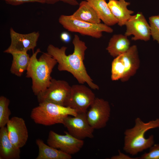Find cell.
Returning <instances> with one entry per match:
<instances>
[{"label": "cell", "mask_w": 159, "mask_h": 159, "mask_svg": "<svg viewBox=\"0 0 159 159\" xmlns=\"http://www.w3.org/2000/svg\"><path fill=\"white\" fill-rule=\"evenodd\" d=\"M39 153L36 159H71V155L46 144L40 139L36 140Z\"/></svg>", "instance_id": "cell-20"}, {"label": "cell", "mask_w": 159, "mask_h": 159, "mask_svg": "<svg viewBox=\"0 0 159 159\" xmlns=\"http://www.w3.org/2000/svg\"><path fill=\"white\" fill-rule=\"evenodd\" d=\"M71 91L67 81L52 78L49 86L37 96L39 103L50 102L67 107Z\"/></svg>", "instance_id": "cell-7"}, {"label": "cell", "mask_w": 159, "mask_h": 159, "mask_svg": "<svg viewBox=\"0 0 159 159\" xmlns=\"http://www.w3.org/2000/svg\"><path fill=\"white\" fill-rule=\"evenodd\" d=\"M75 109L68 107L50 102L39 103V105L32 110L30 117L36 124L50 126L56 124H62L64 119L71 115L77 114Z\"/></svg>", "instance_id": "cell-4"}, {"label": "cell", "mask_w": 159, "mask_h": 159, "mask_svg": "<svg viewBox=\"0 0 159 159\" xmlns=\"http://www.w3.org/2000/svg\"><path fill=\"white\" fill-rule=\"evenodd\" d=\"M13 60L11 67V72L20 77L26 70L30 57L27 52H14L11 53Z\"/></svg>", "instance_id": "cell-21"}, {"label": "cell", "mask_w": 159, "mask_h": 159, "mask_svg": "<svg viewBox=\"0 0 159 159\" xmlns=\"http://www.w3.org/2000/svg\"><path fill=\"white\" fill-rule=\"evenodd\" d=\"M111 109L109 102L103 99L96 97L86 113L90 125L94 129L104 127L108 121Z\"/></svg>", "instance_id": "cell-10"}, {"label": "cell", "mask_w": 159, "mask_h": 159, "mask_svg": "<svg viewBox=\"0 0 159 159\" xmlns=\"http://www.w3.org/2000/svg\"><path fill=\"white\" fill-rule=\"evenodd\" d=\"M95 95L86 86L74 85L71 86V91L67 107L75 110L79 112L87 113L88 108L95 100Z\"/></svg>", "instance_id": "cell-9"}, {"label": "cell", "mask_w": 159, "mask_h": 159, "mask_svg": "<svg viewBox=\"0 0 159 159\" xmlns=\"http://www.w3.org/2000/svg\"><path fill=\"white\" fill-rule=\"evenodd\" d=\"M6 3L14 6H17L25 3L37 2L41 4H44L43 0H2Z\"/></svg>", "instance_id": "cell-25"}, {"label": "cell", "mask_w": 159, "mask_h": 159, "mask_svg": "<svg viewBox=\"0 0 159 159\" xmlns=\"http://www.w3.org/2000/svg\"><path fill=\"white\" fill-rule=\"evenodd\" d=\"M130 45L127 37L122 34H115L110 39L106 50L111 56L115 57L126 52Z\"/></svg>", "instance_id": "cell-17"}, {"label": "cell", "mask_w": 159, "mask_h": 159, "mask_svg": "<svg viewBox=\"0 0 159 159\" xmlns=\"http://www.w3.org/2000/svg\"><path fill=\"white\" fill-rule=\"evenodd\" d=\"M111 11L116 19L118 25H125L134 11L127 9L130 3L125 0H108L107 3Z\"/></svg>", "instance_id": "cell-16"}, {"label": "cell", "mask_w": 159, "mask_h": 159, "mask_svg": "<svg viewBox=\"0 0 159 159\" xmlns=\"http://www.w3.org/2000/svg\"><path fill=\"white\" fill-rule=\"evenodd\" d=\"M64 133L65 135H61L50 131L47 140L48 145L70 155L78 152L84 145V141L74 137L67 132Z\"/></svg>", "instance_id": "cell-8"}, {"label": "cell", "mask_w": 159, "mask_h": 159, "mask_svg": "<svg viewBox=\"0 0 159 159\" xmlns=\"http://www.w3.org/2000/svg\"><path fill=\"white\" fill-rule=\"evenodd\" d=\"M11 43L4 52L10 54L14 52H27L34 50L37 45L40 36L38 32H33L27 34L17 32L11 27L10 29Z\"/></svg>", "instance_id": "cell-12"}, {"label": "cell", "mask_w": 159, "mask_h": 159, "mask_svg": "<svg viewBox=\"0 0 159 159\" xmlns=\"http://www.w3.org/2000/svg\"><path fill=\"white\" fill-rule=\"evenodd\" d=\"M9 100L6 97L1 96L0 97V127H5L10 120L11 114L9 106Z\"/></svg>", "instance_id": "cell-22"}, {"label": "cell", "mask_w": 159, "mask_h": 159, "mask_svg": "<svg viewBox=\"0 0 159 159\" xmlns=\"http://www.w3.org/2000/svg\"><path fill=\"white\" fill-rule=\"evenodd\" d=\"M0 159H19L20 150L11 142L8 135L6 127L0 128Z\"/></svg>", "instance_id": "cell-15"}, {"label": "cell", "mask_w": 159, "mask_h": 159, "mask_svg": "<svg viewBox=\"0 0 159 159\" xmlns=\"http://www.w3.org/2000/svg\"><path fill=\"white\" fill-rule=\"evenodd\" d=\"M59 23L68 31L99 39L102 36V32L112 33L113 29L104 23L93 24L75 19L72 15H62Z\"/></svg>", "instance_id": "cell-6"}, {"label": "cell", "mask_w": 159, "mask_h": 159, "mask_svg": "<svg viewBox=\"0 0 159 159\" xmlns=\"http://www.w3.org/2000/svg\"><path fill=\"white\" fill-rule=\"evenodd\" d=\"M72 15L77 19L92 23L99 24L101 22L96 11L86 0L80 2L79 8Z\"/></svg>", "instance_id": "cell-18"}, {"label": "cell", "mask_w": 159, "mask_h": 159, "mask_svg": "<svg viewBox=\"0 0 159 159\" xmlns=\"http://www.w3.org/2000/svg\"><path fill=\"white\" fill-rule=\"evenodd\" d=\"M140 60L137 47L130 46L125 53L115 57L111 65V79L113 81L128 80L139 68Z\"/></svg>", "instance_id": "cell-5"}, {"label": "cell", "mask_w": 159, "mask_h": 159, "mask_svg": "<svg viewBox=\"0 0 159 159\" xmlns=\"http://www.w3.org/2000/svg\"><path fill=\"white\" fill-rule=\"evenodd\" d=\"M6 125L8 135L11 142L19 148L23 147L28 138L24 120L21 117H14L10 119Z\"/></svg>", "instance_id": "cell-14"}, {"label": "cell", "mask_w": 159, "mask_h": 159, "mask_svg": "<svg viewBox=\"0 0 159 159\" xmlns=\"http://www.w3.org/2000/svg\"><path fill=\"white\" fill-rule=\"evenodd\" d=\"M62 124L70 134L78 139L94 137V129L87 121L86 113L79 112L72 117L68 116L64 119Z\"/></svg>", "instance_id": "cell-11"}, {"label": "cell", "mask_w": 159, "mask_h": 159, "mask_svg": "<svg viewBox=\"0 0 159 159\" xmlns=\"http://www.w3.org/2000/svg\"><path fill=\"white\" fill-rule=\"evenodd\" d=\"M126 30L125 34L127 37L133 35L132 40L147 41L151 36L150 26L142 13L139 12L131 15L126 23Z\"/></svg>", "instance_id": "cell-13"}, {"label": "cell", "mask_w": 159, "mask_h": 159, "mask_svg": "<svg viewBox=\"0 0 159 159\" xmlns=\"http://www.w3.org/2000/svg\"><path fill=\"white\" fill-rule=\"evenodd\" d=\"M72 43L74 50L71 54H66L67 47L63 46L59 48L52 44L48 46L47 52L57 61L59 71H67L74 76L80 84L86 83L91 89L99 90V87L93 82L84 64L85 52L87 49L85 43L80 39L77 35L75 34Z\"/></svg>", "instance_id": "cell-1"}, {"label": "cell", "mask_w": 159, "mask_h": 159, "mask_svg": "<svg viewBox=\"0 0 159 159\" xmlns=\"http://www.w3.org/2000/svg\"><path fill=\"white\" fill-rule=\"evenodd\" d=\"M132 128L126 129L125 132L124 150L132 155L150 148L154 143V136L151 135L148 138L145 137V132L153 128L159 127V119L145 123L139 117L135 120Z\"/></svg>", "instance_id": "cell-3"}, {"label": "cell", "mask_w": 159, "mask_h": 159, "mask_svg": "<svg viewBox=\"0 0 159 159\" xmlns=\"http://www.w3.org/2000/svg\"><path fill=\"white\" fill-rule=\"evenodd\" d=\"M41 52L40 49L38 48L30 57L26 75V77L32 79V90L36 96L49 86L52 78L51 74L57 63L47 52L43 53L37 59V55Z\"/></svg>", "instance_id": "cell-2"}, {"label": "cell", "mask_w": 159, "mask_h": 159, "mask_svg": "<svg viewBox=\"0 0 159 159\" xmlns=\"http://www.w3.org/2000/svg\"><path fill=\"white\" fill-rule=\"evenodd\" d=\"M60 38L63 42L66 43L69 42L71 40V37L69 33L66 32H62L60 35Z\"/></svg>", "instance_id": "cell-27"}, {"label": "cell", "mask_w": 159, "mask_h": 159, "mask_svg": "<svg viewBox=\"0 0 159 159\" xmlns=\"http://www.w3.org/2000/svg\"><path fill=\"white\" fill-rule=\"evenodd\" d=\"M139 159H159V144H155L150 148L149 152L143 154Z\"/></svg>", "instance_id": "cell-24"}, {"label": "cell", "mask_w": 159, "mask_h": 159, "mask_svg": "<svg viewBox=\"0 0 159 159\" xmlns=\"http://www.w3.org/2000/svg\"><path fill=\"white\" fill-rule=\"evenodd\" d=\"M149 19L151 36L159 44V14L151 16Z\"/></svg>", "instance_id": "cell-23"}, {"label": "cell", "mask_w": 159, "mask_h": 159, "mask_svg": "<svg viewBox=\"0 0 159 159\" xmlns=\"http://www.w3.org/2000/svg\"><path fill=\"white\" fill-rule=\"evenodd\" d=\"M45 3L53 4L59 1H62L69 5L76 6L79 5L77 0H43Z\"/></svg>", "instance_id": "cell-26"}, {"label": "cell", "mask_w": 159, "mask_h": 159, "mask_svg": "<svg viewBox=\"0 0 159 159\" xmlns=\"http://www.w3.org/2000/svg\"><path fill=\"white\" fill-rule=\"evenodd\" d=\"M119 155L113 156L111 158V159H134V158H131L130 157L122 153L120 151H119Z\"/></svg>", "instance_id": "cell-28"}, {"label": "cell", "mask_w": 159, "mask_h": 159, "mask_svg": "<svg viewBox=\"0 0 159 159\" xmlns=\"http://www.w3.org/2000/svg\"><path fill=\"white\" fill-rule=\"evenodd\" d=\"M94 8L104 24L109 26L117 24L106 0H85Z\"/></svg>", "instance_id": "cell-19"}]
</instances>
